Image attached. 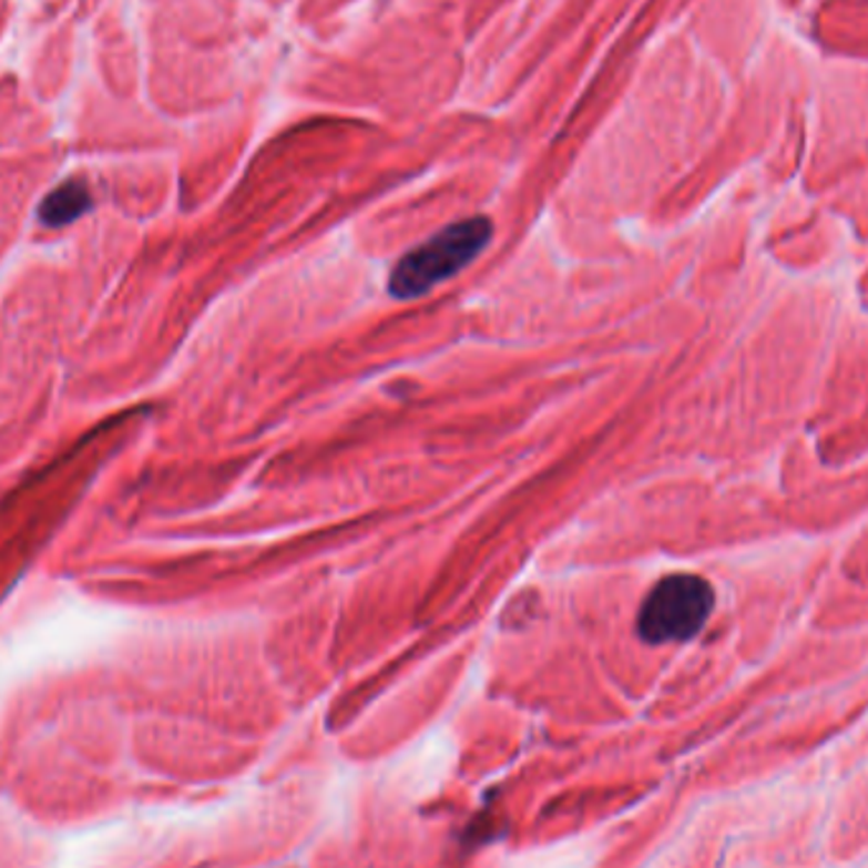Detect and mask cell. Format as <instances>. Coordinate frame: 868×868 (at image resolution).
<instances>
[{
    "mask_svg": "<svg viewBox=\"0 0 868 868\" xmlns=\"http://www.w3.org/2000/svg\"><path fill=\"white\" fill-rule=\"evenodd\" d=\"M490 236H493V226L486 216H472L445 226L394 267L389 279L391 295L409 300V297H419L447 283L488 247Z\"/></svg>",
    "mask_w": 868,
    "mask_h": 868,
    "instance_id": "1",
    "label": "cell"
},
{
    "mask_svg": "<svg viewBox=\"0 0 868 868\" xmlns=\"http://www.w3.org/2000/svg\"><path fill=\"white\" fill-rule=\"evenodd\" d=\"M714 610V590L704 576L671 574L657 582L643 602L637 633L645 643H683L704 630Z\"/></svg>",
    "mask_w": 868,
    "mask_h": 868,
    "instance_id": "2",
    "label": "cell"
},
{
    "mask_svg": "<svg viewBox=\"0 0 868 868\" xmlns=\"http://www.w3.org/2000/svg\"><path fill=\"white\" fill-rule=\"evenodd\" d=\"M92 206V196L82 181H67L61 183L59 188H54L43 198V204L39 208L41 222L47 226H67L76 222L79 216L90 212Z\"/></svg>",
    "mask_w": 868,
    "mask_h": 868,
    "instance_id": "3",
    "label": "cell"
}]
</instances>
